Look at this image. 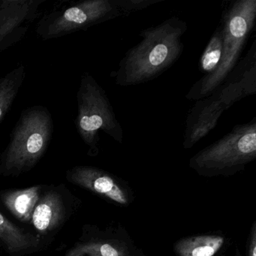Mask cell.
I'll use <instances>...</instances> for the list:
<instances>
[{"mask_svg":"<svg viewBox=\"0 0 256 256\" xmlns=\"http://www.w3.org/2000/svg\"><path fill=\"white\" fill-rule=\"evenodd\" d=\"M187 29L185 22L172 17L142 30L140 42L126 52L113 74L116 84L130 86L144 84L168 70L182 54V37Z\"/></svg>","mask_w":256,"mask_h":256,"instance_id":"1","label":"cell"},{"mask_svg":"<svg viewBox=\"0 0 256 256\" xmlns=\"http://www.w3.org/2000/svg\"><path fill=\"white\" fill-rule=\"evenodd\" d=\"M256 20V0H236L226 7L220 25L223 37L221 60L215 72L204 76L192 86L186 95L187 100L209 97L223 83L238 64Z\"/></svg>","mask_w":256,"mask_h":256,"instance_id":"2","label":"cell"},{"mask_svg":"<svg viewBox=\"0 0 256 256\" xmlns=\"http://www.w3.org/2000/svg\"><path fill=\"white\" fill-rule=\"evenodd\" d=\"M53 132V119L47 108L36 106L24 110L1 156L0 174L16 176L35 167L47 151Z\"/></svg>","mask_w":256,"mask_h":256,"instance_id":"3","label":"cell"},{"mask_svg":"<svg viewBox=\"0 0 256 256\" xmlns=\"http://www.w3.org/2000/svg\"><path fill=\"white\" fill-rule=\"evenodd\" d=\"M160 0H85L54 11L38 22L36 32L44 40L59 38L94 25L148 8Z\"/></svg>","mask_w":256,"mask_h":256,"instance_id":"4","label":"cell"},{"mask_svg":"<svg viewBox=\"0 0 256 256\" xmlns=\"http://www.w3.org/2000/svg\"><path fill=\"white\" fill-rule=\"evenodd\" d=\"M256 160V118L236 125L226 136L194 154L190 168L204 178L229 176Z\"/></svg>","mask_w":256,"mask_h":256,"instance_id":"5","label":"cell"},{"mask_svg":"<svg viewBox=\"0 0 256 256\" xmlns=\"http://www.w3.org/2000/svg\"><path fill=\"white\" fill-rule=\"evenodd\" d=\"M78 114L74 124L78 133L89 150L96 156L100 152V132L120 144L124 142V130L116 119L110 100L101 85L89 73H84L77 92Z\"/></svg>","mask_w":256,"mask_h":256,"instance_id":"6","label":"cell"},{"mask_svg":"<svg viewBox=\"0 0 256 256\" xmlns=\"http://www.w3.org/2000/svg\"><path fill=\"white\" fill-rule=\"evenodd\" d=\"M65 256H146L121 224L86 226L82 236Z\"/></svg>","mask_w":256,"mask_h":256,"instance_id":"7","label":"cell"},{"mask_svg":"<svg viewBox=\"0 0 256 256\" xmlns=\"http://www.w3.org/2000/svg\"><path fill=\"white\" fill-rule=\"evenodd\" d=\"M66 178L72 184L118 206H130L136 198L132 188L125 180L100 168L76 166L67 172Z\"/></svg>","mask_w":256,"mask_h":256,"instance_id":"8","label":"cell"},{"mask_svg":"<svg viewBox=\"0 0 256 256\" xmlns=\"http://www.w3.org/2000/svg\"><path fill=\"white\" fill-rule=\"evenodd\" d=\"M256 94V41L209 100L224 112L235 102Z\"/></svg>","mask_w":256,"mask_h":256,"instance_id":"9","label":"cell"},{"mask_svg":"<svg viewBox=\"0 0 256 256\" xmlns=\"http://www.w3.org/2000/svg\"><path fill=\"white\" fill-rule=\"evenodd\" d=\"M46 0H0V52L18 42Z\"/></svg>","mask_w":256,"mask_h":256,"instance_id":"10","label":"cell"},{"mask_svg":"<svg viewBox=\"0 0 256 256\" xmlns=\"http://www.w3.org/2000/svg\"><path fill=\"white\" fill-rule=\"evenodd\" d=\"M66 216L65 199L61 192L54 188L42 193L30 222L38 232L47 234L60 227Z\"/></svg>","mask_w":256,"mask_h":256,"instance_id":"11","label":"cell"},{"mask_svg":"<svg viewBox=\"0 0 256 256\" xmlns=\"http://www.w3.org/2000/svg\"><path fill=\"white\" fill-rule=\"evenodd\" d=\"M222 113V110L214 106L208 98L198 100L187 116L184 148L191 149L214 130Z\"/></svg>","mask_w":256,"mask_h":256,"instance_id":"12","label":"cell"},{"mask_svg":"<svg viewBox=\"0 0 256 256\" xmlns=\"http://www.w3.org/2000/svg\"><path fill=\"white\" fill-rule=\"evenodd\" d=\"M230 240L222 232L184 236L174 244L176 256H223Z\"/></svg>","mask_w":256,"mask_h":256,"instance_id":"13","label":"cell"},{"mask_svg":"<svg viewBox=\"0 0 256 256\" xmlns=\"http://www.w3.org/2000/svg\"><path fill=\"white\" fill-rule=\"evenodd\" d=\"M0 240L12 254H24L36 250L40 246L37 236L28 233L13 224L0 212Z\"/></svg>","mask_w":256,"mask_h":256,"instance_id":"14","label":"cell"},{"mask_svg":"<svg viewBox=\"0 0 256 256\" xmlns=\"http://www.w3.org/2000/svg\"><path fill=\"white\" fill-rule=\"evenodd\" d=\"M42 192V186L7 192L2 194V203L16 218L24 222H29Z\"/></svg>","mask_w":256,"mask_h":256,"instance_id":"15","label":"cell"},{"mask_svg":"<svg viewBox=\"0 0 256 256\" xmlns=\"http://www.w3.org/2000/svg\"><path fill=\"white\" fill-rule=\"evenodd\" d=\"M26 77V67L19 64L0 78V124L14 104Z\"/></svg>","mask_w":256,"mask_h":256,"instance_id":"16","label":"cell"},{"mask_svg":"<svg viewBox=\"0 0 256 256\" xmlns=\"http://www.w3.org/2000/svg\"><path fill=\"white\" fill-rule=\"evenodd\" d=\"M223 37L221 28L218 26L210 38L199 60V68L206 74L216 71L222 54Z\"/></svg>","mask_w":256,"mask_h":256,"instance_id":"17","label":"cell"},{"mask_svg":"<svg viewBox=\"0 0 256 256\" xmlns=\"http://www.w3.org/2000/svg\"><path fill=\"white\" fill-rule=\"evenodd\" d=\"M246 256H256V220L253 222L248 234Z\"/></svg>","mask_w":256,"mask_h":256,"instance_id":"18","label":"cell"},{"mask_svg":"<svg viewBox=\"0 0 256 256\" xmlns=\"http://www.w3.org/2000/svg\"><path fill=\"white\" fill-rule=\"evenodd\" d=\"M236 256H241L240 253V251H239V250H238V248H236Z\"/></svg>","mask_w":256,"mask_h":256,"instance_id":"19","label":"cell"}]
</instances>
